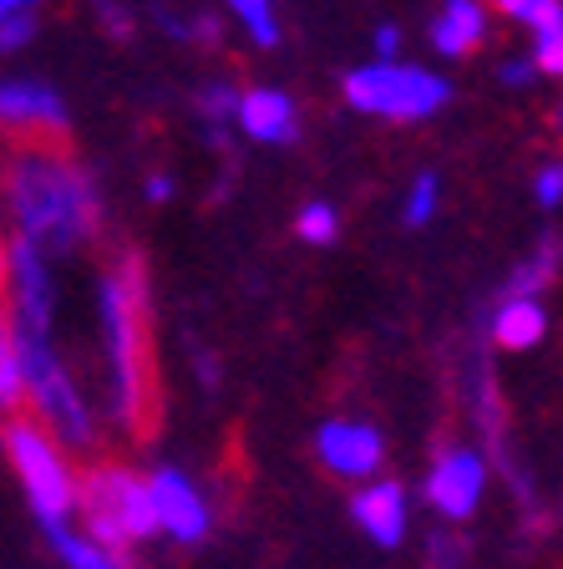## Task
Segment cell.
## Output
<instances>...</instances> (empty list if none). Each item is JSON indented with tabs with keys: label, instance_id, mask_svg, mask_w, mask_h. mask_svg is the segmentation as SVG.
Returning <instances> with one entry per match:
<instances>
[{
	"label": "cell",
	"instance_id": "d6986e66",
	"mask_svg": "<svg viewBox=\"0 0 563 569\" xmlns=\"http://www.w3.org/2000/svg\"><path fill=\"white\" fill-rule=\"evenodd\" d=\"M294 234L305 239V244H330V239L341 234V219H335L330 203H310V209H300V219H294Z\"/></svg>",
	"mask_w": 563,
	"mask_h": 569
},
{
	"label": "cell",
	"instance_id": "9c48e42d",
	"mask_svg": "<svg viewBox=\"0 0 563 569\" xmlns=\"http://www.w3.org/2000/svg\"><path fill=\"white\" fill-rule=\"evenodd\" d=\"M482 483H487V473H482L477 452H442L436 468L426 473V498H432V509L446 513V519H468L477 509Z\"/></svg>",
	"mask_w": 563,
	"mask_h": 569
},
{
	"label": "cell",
	"instance_id": "9a60e30c",
	"mask_svg": "<svg viewBox=\"0 0 563 569\" xmlns=\"http://www.w3.org/2000/svg\"><path fill=\"white\" fill-rule=\"evenodd\" d=\"M543 331H549V316H543V306L533 296H507L503 310L493 316V336L507 346V351H529V346H539Z\"/></svg>",
	"mask_w": 563,
	"mask_h": 569
},
{
	"label": "cell",
	"instance_id": "83f0119b",
	"mask_svg": "<svg viewBox=\"0 0 563 569\" xmlns=\"http://www.w3.org/2000/svg\"><path fill=\"white\" fill-rule=\"evenodd\" d=\"M31 0H0V16H11V11H26Z\"/></svg>",
	"mask_w": 563,
	"mask_h": 569
},
{
	"label": "cell",
	"instance_id": "30bf717a",
	"mask_svg": "<svg viewBox=\"0 0 563 569\" xmlns=\"http://www.w3.org/2000/svg\"><path fill=\"white\" fill-rule=\"evenodd\" d=\"M315 452L330 473L341 478H371L381 468V432L365 422H325L315 438Z\"/></svg>",
	"mask_w": 563,
	"mask_h": 569
},
{
	"label": "cell",
	"instance_id": "4fadbf2b",
	"mask_svg": "<svg viewBox=\"0 0 563 569\" xmlns=\"http://www.w3.org/2000/svg\"><path fill=\"white\" fill-rule=\"evenodd\" d=\"M0 122L61 128V122H67V107H61V97L41 82H0Z\"/></svg>",
	"mask_w": 563,
	"mask_h": 569
},
{
	"label": "cell",
	"instance_id": "cb8c5ba5",
	"mask_svg": "<svg viewBox=\"0 0 563 569\" xmlns=\"http://www.w3.org/2000/svg\"><path fill=\"white\" fill-rule=\"evenodd\" d=\"M234 107H239V92H234V87H203V112H209L213 122L229 118Z\"/></svg>",
	"mask_w": 563,
	"mask_h": 569
},
{
	"label": "cell",
	"instance_id": "ffe728a7",
	"mask_svg": "<svg viewBox=\"0 0 563 569\" xmlns=\"http://www.w3.org/2000/svg\"><path fill=\"white\" fill-rule=\"evenodd\" d=\"M549 280H553V254L543 249V254H533V260L523 264L513 280H507V296H539Z\"/></svg>",
	"mask_w": 563,
	"mask_h": 569
},
{
	"label": "cell",
	"instance_id": "484cf974",
	"mask_svg": "<svg viewBox=\"0 0 563 569\" xmlns=\"http://www.w3.org/2000/svg\"><path fill=\"white\" fill-rule=\"evenodd\" d=\"M396 47H401V31L396 26H381V31H375V51H381V57H396Z\"/></svg>",
	"mask_w": 563,
	"mask_h": 569
},
{
	"label": "cell",
	"instance_id": "7402d4cb",
	"mask_svg": "<svg viewBox=\"0 0 563 569\" xmlns=\"http://www.w3.org/2000/svg\"><path fill=\"white\" fill-rule=\"evenodd\" d=\"M533 199H539L543 209H559L563 203V163H549L539 178H533Z\"/></svg>",
	"mask_w": 563,
	"mask_h": 569
},
{
	"label": "cell",
	"instance_id": "603a6c76",
	"mask_svg": "<svg viewBox=\"0 0 563 569\" xmlns=\"http://www.w3.org/2000/svg\"><path fill=\"white\" fill-rule=\"evenodd\" d=\"M31 16L26 11H11V16H0V51H16V47H26L31 41Z\"/></svg>",
	"mask_w": 563,
	"mask_h": 569
},
{
	"label": "cell",
	"instance_id": "4316f807",
	"mask_svg": "<svg viewBox=\"0 0 563 569\" xmlns=\"http://www.w3.org/2000/svg\"><path fill=\"white\" fill-rule=\"evenodd\" d=\"M148 199H153V203L173 199V178H163V173H158V178H148Z\"/></svg>",
	"mask_w": 563,
	"mask_h": 569
},
{
	"label": "cell",
	"instance_id": "277c9868",
	"mask_svg": "<svg viewBox=\"0 0 563 569\" xmlns=\"http://www.w3.org/2000/svg\"><path fill=\"white\" fill-rule=\"evenodd\" d=\"M452 97V87L442 77L422 67H396V61H375L345 77V102L355 112H375V118H396V122H422L436 107Z\"/></svg>",
	"mask_w": 563,
	"mask_h": 569
},
{
	"label": "cell",
	"instance_id": "6da1fadb",
	"mask_svg": "<svg viewBox=\"0 0 563 569\" xmlns=\"http://www.w3.org/2000/svg\"><path fill=\"white\" fill-rule=\"evenodd\" d=\"M6 193L21 219V234L47 254H67L77 249L97 224V189L82 168H71L57 153H21L11 158L6 173Z\"/></svg>",
	"mask_w": 563,
	"mask_h": 569
},
{
	"label": "cell",
	"instance_id": "e0dca14e",
	"mask_svg": "<svg viewBox=\"0 0 563 569\" xmlns=\"http://www.w3.org/2000/svg\"><path fill=\"white\" fill-rule=\"evenodd\" d=\"M26 397V377H21V351H16V326L0 310V412H11Z\"/></svg>",
	"mask_w": 563,
	"mask_h": 569
},
{
	"label": "cell",
	"instance_id": "8fae6325",
	"mask_svg": "<svg viewBox=\"0 0 563 569\" xmlns=\"http://www.w3.org/2000/svg\"><path fill=\"white\" fill-rule=\"evenodd\" d=\"M351 513L381 549L401 545V533H406V493H401V483H365L351 498Z\"/></svg>",
	"mask_w": 563,
	"mask_h": 569
},
{
	"label": "cell",
	"instance_id": "2e32d148",
	"mask_svg": "<svg viewBox=\"0 0 563 569\" xmlns=\"http://www.w3.org/2000/svg\"><path fill=\"white\" fill-rule=\"evenodd\" d=\"M51 545H57V555L67 569H128V559H122L112 545H102L97 533L67 529V523H51Z\"/></svg>",
	"mask_w": 563,
	"mask_h": 569
},
{
	"label": "cell",
	"instance_id": "7c38bea8",
	"mask_svg": "<svg viewBox=\"0 0 563 569\" xmlns=\"http://www.w3.org/2000/svg\"><path fill=\"white\" fill-rule=\"evenodd\" d=\"M239 128L249 132L254 142H284L294 138V102L274 87H259V92H244L234 107Z\"/></svg>",
	"mask_w": 563,
	"mask_h": 569
},
{
	"label": "cell",
	"instance_id": "d4e9b609",
	"mask_svg": "<svg viewBox=\"0 0 563 569\" xmlns=\"http://www.w3.org/2000/svg\"><path fill=\"white\" fill-rule=\"evenodd\" d=\"M533 71H539L533 61H507V67H503V82L507 87H523V82H533Z\"/></svg>",
	"mask_w": 563,
	"mask_h": 569
},
{
	"label": "cell",
	"instance_id": "ba28073f",
	"mask_svg": "<svg viewBox=\"0 0 563 569\" xmlns=\"http://www.w3.org/2000/svg\"><path fill=\"white\" fill-rule=\"evenodd\" d=\"M153 488V509H158V529H168L183 545H199L209 533V498L188 483L178 468H163V473L148 478Z\"/></svg>",
	"mask_w": 563,
	"mask_h": 569
},
{
	"label": "cell",
	"instance_id": "3957f363",
	"mask_svg": "<svg viewBox=\"0 0 563 569\" xmlns=\"http://www.w3.org/2000/svg\"><path fill=\"white\" fill-rule=\"evenodd\" d=\"M87 509V529L112 549H128L138 539L158 533V509H153V488L142 483L128 468H92L77 488Z\"/></svg>",
	"mask_w": 563,
	"mask_h": 569
},
{
	"label": "cell",
	"instance_id": "44dd1931",
	"mask_svg": "<svg viewBox=\"0 0 563 569\" xmlns=\"http://www.w3.org/2000/svg\"><path fill=\"white\" fill-rule=\"evenodd\" d=\"M432 213H436V178L422 173L416 183H411V193H406V224H426Z\"/></svg>",
	"mask_w": 563,
	"mask_h": 569
},
{
	"label": "cell",
	"instance_id": "52a82bcc",
	"mask_svg": "<svg viewBox=\"0 0 563 569\" xmlns=\"http://www.w3.org/2000/svg\"><path fill=\"white\" fill-rule=\"evenodd\" d=\"M6 274H11V296H16V326L26 331H51V274L47 254L31 239H16L6 254Z\"/></svg>",
	"mask_w": 563,
	"mask_h": 569
},
{
	"label": "cell",
	"instance_id": "5bb4252c",
	"mask_svg": "<svg viewBox=\"0 0 563 569\" xmlns=\"http://www.w3.org/2000/svg\"><path fill=\"white\" fill-rule=\"evenodd\" d=\"M482 36H487V16H482L477 0H446L432 26V47L442 57H468Z\"/></svg>",
	"mask_w": 563,
	"mask_h": 569
},
{
	"label": "cell",
	"instance_id": "7a4b0ae2",
	"mask_svg": "<svg viewBox=\"0 0 563 569\" xmlns=\"http://www.w3.org/2000/svg\"><path fill=\"white\" fill-rule=\"evenodd\" d=\"M102 326H107V361H112V397L118 417H142V284L138 270L122 264V274L102 280Z\"/></svg>",
	"mask_w": 563,
	"mask_h": 569
},
{
	"label": "cell",
	"instance_id": "5b68a950",
	"mask_svg": "<svg viewBox=\"0 0 563 569\" xmlns=\"http://www.w3.org/2000/svg\"><path fill=\"white\" fill-rule=\"evenodd\" d=\"M16 326V320H11ZM16 351H21V377H26V391L36 397V407H41V417H47V427L57 432V438L67 442H92V417H87V402L77 397V387H71V377L61 371L57 351H51V336L47 331H26V326H16Z\"/></svg>",
	"mask_w": 563,
	"mask_h": 569
},
{
	"label": "cell",
	"instance_id": "8992f818",
	"mask_svg": "<svg viewBox=\"0 0 563 569\" xmlns=\"http://www.w3.org/2000/svg\"><path fill=\"white\" fill-rule=\"evenodd\" d=\"M6 452H11L16 473H21L36 519L47 523V529H51V523H67L71 503H77V478H71L67 458H61V448L51 442L47 427L11 422V427H6Z\"/></svg>",
	"mask_w": 563,
	"mask_h": 569
},
{
	"label": "cell",
	"instance_id": "ac0fdd59",
	"mask_svg": "<svg viewBox=\"0 0 563 569\" xmlns=\"http://www.w3.org/2000/svg\"><path fill=\"white\" fill-rule=\"evenodd\" d=\"M229 6H234V16L244 21V31L254 36L259 47H274V41H280V21H274L270 0H229Z\"/></svg>",
	"mask_w": 563,
	"mask_h": 569
},
{
	"label": "cell",
	"instance_id": "f1b7e54d",
	"mask_svg": "<svg viewBox=\"0 0 563 569\" xmlns=\"http://www.w3.org/2000/svg\"><path fill=\"white\" fill-rule=\"evenodd\" d=\"M497 6H503V11H513V16H517V11H523V6H529V0H497Z\"/></svg>",
	"mask_w": 563,
	"mask_h": 569
}]
</instances>
